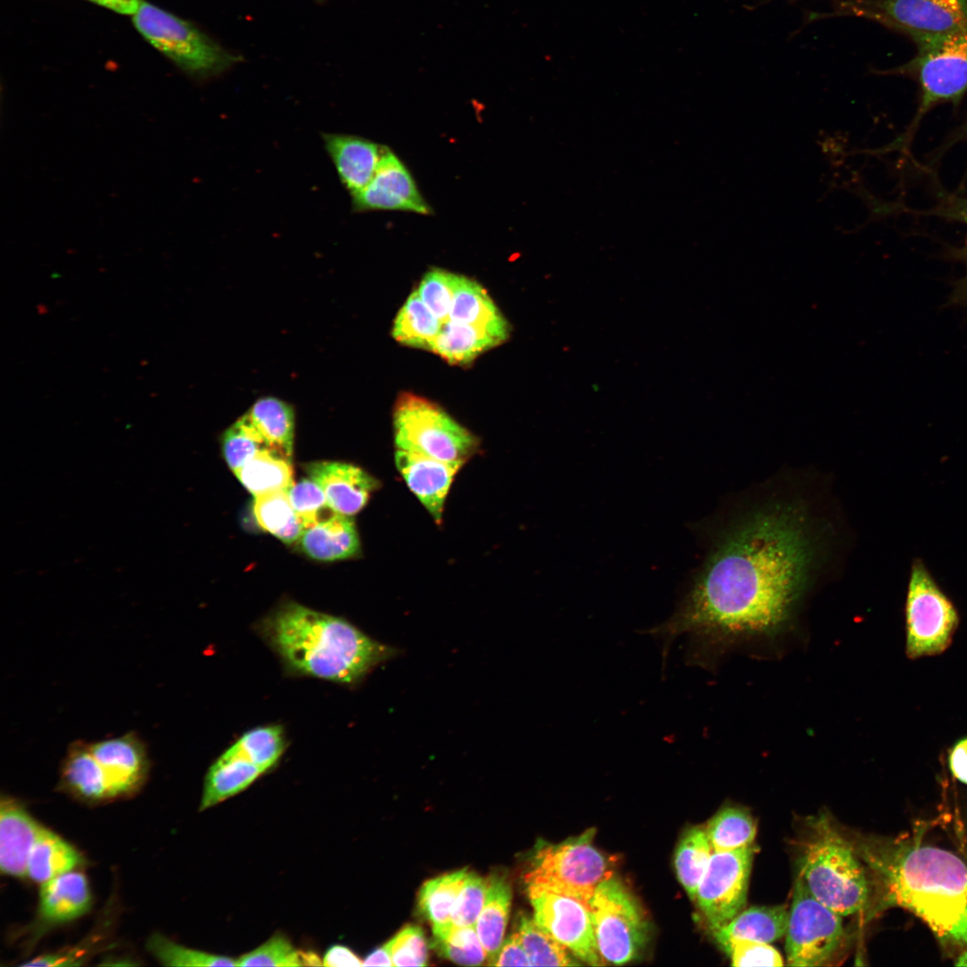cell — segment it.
I'll use <instances>...</instances> for the list:
<instances>
[{
    "instance_id": "8fae6325",
    "label": "cell",
    "mask_w": 967,
    "mask_h": 967,
    "mask_svg": "<svg viewBox=\"0 0 967 967\" xmlns=\"http://www.w3.org/2000/svg\"><path fill=\"white\" fill-rule=\"evenodd\" d=\"M589 910L602 957L624 964L643 952L649 939V923L636 897L612 875L595 888Z\"/></svg>"
},
{
    "instance_id": "f35d334b",
    "label": "cell",
    "mask_w": 967,
    "mask_h": 967,
    "mask_svg": "<svg viewBox=\"0 0 967 967\" xmlns=\"http://www.w3.org/2000/svg\"><path fill=\"white\" fill-rule=\"evenodd\" d=\"M433 945L443 957L462 965H480L486 951L475 926H454L433 930Z\"/></svg>"
},
{
    "instance_id": "f907efd6",
    "label": "cell",
    "mask_w": 967,
    "mask_h": 967,
    "mask_svg": "<svg viewBox=\"0 0 967 967\" xmlns=\"http://www.w3.org/2000/svg\"><path fill=\"white\" fill-rule=\"evenodd\" d=\"M322 962L324 966L330 967L363 966L362 960L348 947L341 945L329 948Z\"/></svg>"
},
{
    "instance_id": "1f68e13d",
    "label": "cell",
    "mask_w": 967,
    "mask_h": 967,
    "mask_svg": "<svg viewBox=\"0 0 967 967\" xmlns=\"http://www.w3.org/2000/svg\"><path fill=\"white\" fill-rule=\"evenodd\" d=\"M442 323L424 304L416 290L404 303L392 328L393 338L407 347L430 350Z\"/></svg>"
},
{
    "instance_id": "44dd1931",
    "label": "cell",
    "mask_w": 967,
    "mask_h": 967,
    "mask_svg": "<svg viewBox=\"0 0 967 967\" xmlns=\"http://www.w3.org/2000/svg\"><path fill=\"white\" fill-rule=\"evenodd\" d=\"M16 800L2 796L0 803V869L2 873L27 875L30 850L43 829Z\"/></svg>"
},
{
    "instance_id": "603a6c76",
    "label": "cell",
    "mask_w": 967,
    "mask_h": 967,
    "mask_svg": "<svg viewBox=\"0 0 967 967\" xmlns=\"http://www.w3.org/2000/svg\"><path fill=\"white\" fill-rule=\"evenodd\" d=\"M298 541L309 557L324 561L354 557L360 549L354 521L335 511L307 527Z\"/></svg>"
},
{
    "instance_id": "ee69618b",
    "label": "cell",
    "mask_w": 967,
    "mask_h": 967,
    "mask_svg": "<svg viewBox=\"0 0 967 967\" xmlns=\"http://www.w3.org/2000/svg\"><path fill=\"white\" fill-rule=\"evenodd\" d=\"M299 952L290 940L277 934L268 941L237 958V966H301Z\"/></svg>"
},
{
    "instance_id": "ffe728a7",
    "label": "cell",
    "mask_w": 967,
    "mask_h": 967,
    "mask_svg": "<svg viewBox=\"0 0 967 967\" xmlns=\"http://www.w3.org/2000/svg\"><path fill=\"white\" fill-rule=\"evenodd\" d=\"M321 139L341 184L351 198L357 195L372 178L386 146L346 133H323Z\"/></svg>"
},
{
    "instance_id": "bcb514c9",
    "label": "cell",
    "mask_w": 967,
    "mask_h": 967,
    "mask_svg": "<svg viewBox=\"0 0 967 967\" xmlns=\"http://www.w3.org/2000/svg\"><path fill=\"white\" fill-rule=\"evenodd\" d=\"M733 966H782L779 952L768 943L750 939H730L720 945Z\"/></svg>"
},
{
    "instance_id": "277c9868",
    "label": "cell",
    "mask_w": 967,
    "mask_h": 967,
    "mask_svg": "<svg viewBox=\"0 0 967 967\" xmlns=\"http://www.w3.org/2000/svg\"><path fill=\"white\" fill-rule=\"evenodd\" d=\"M808 824L799 858L800 876L816 899L842 917L861 911L870 888L859 854L826 815Z\"/></svg>"
},
{
    "instance_id": "6da1fadb",
    "label": "cell",
    "mask_w": 967,
    "mask_h": 967,
    "mask_svg": "<svg viewBox=\"0 0 967 967\" xmlns=\"http://www.w3.org/2000/svg\"><path fill=\"white\" fill-rule=\"evenodd\" d=\"M809 508L771 501L735 519L720 535L673 615L647 633L672 643L686 634L692 646L738 634H767L789 620L821 556Z\"/></svg>"
},
{
    "instance_id": "681fc988",
    "label": "cell",
    "mask_w": 967,
    "mask_h": 967,
    "mask_svg": "<svg viewBox=\"0 0 967 967\" xmlns=\"http://www.w3.org/2000/svg\"><path fill=\"white\" fill-rule=\"evenodd\" d=\"M947 765L954 778L967 785V735L956 740L950 747Z\"/></svg>"
},
{
    "instance_id": "8992f818",
    "label": "cell",
    "mask_w": 967,
    "mask_h": 967,
    "mask_svg": "<svg viewBox=\"0 0 967 967\" xmlns=\"http://www.w3.org/2000/svg\"><path fill=\"white\" fill-rule=\"evenodd\" d=\"M393 426L397 449L465 464L479 448V440L440 406L412 393L398 397Z\"/></svg>"
},
{
    "instance_id": "7dc6e473",
    "label": "cell",
    "mask_w": 967,
    "mask_h": 967,
    "mask_svg": "<svg viewBox=\"0 0 967 967\" xmlns=\"http://www.w3.org/2000/svg\"><path fill=\"white\" fill-rule=\"evenodd\" d=\"M387 944L394 966L427 965V943L420 927H405Z\"/></svg>"
},
{
    "instance_id": "ba28073f",
    "label": "cell",
    "mask_w": 967,
    "mask_h": 967,
    "mask_svg": "<svg viewBox=\"0 0 967 967\" xmlns=\"http://www.w3.org/2000/svg\"><path fill=\"white\" fill-rule=\"evenodd\" d=\"M904 616L905 654L911 660L943 654L960 623L954 603L920 559L911 565Z\"/></svg>"
},
{
    "instance_id": "30bf717a",
    "label": "cell",
    "mask_w": 967,
    "mask_h": 967,
    "mask_svg": "<svg viewBox=\"0 0 967 967\" xmlns=\"http://www.w3.org/2000/svg\"><path fill=\"white\" fill-rule=\"evenodd\" d=\"M287 740L281 725H266L244 733L210 766L200 809L236 795L270 769L281 757Z\"/></svg>"
},
{
    "instance_id": "e0dca14e",
    "label": "cell",
    "mask_w": 967,
    "mask_h": 967,
    "mask_svg": "<svg viewBox=\"0 0 967 967\" xmlns=\"http://www.w3.org/2000/svg\"><path fill=\"white\" fill-rule=\"evenodd\" d=\"M395 464L410 491L432 518L441 523L445 501L457 472L464 465L397 449Z\"/></svg>"
},
{
    "instance_id": "74e56055",
    "label": "cell",
    "mask_w": 967,
    "mask_h": 967,
    "mask_svg": "<svg viewBox=\"0 0 967 967\" xmlns=\"http://www.w3.org/2000/svg\"><path fill=\"white\" fill-rule=\"evenodd\" d=\"M937 203L924 210H911L901 208V212H912L920 215L936 216L949 221L967 225V196L940 193ZM949 257L959 261L964 268V274L954 287L950 303L967 308V241L960 247L949 251Z\"/></svg>"
},
{
    "instance_id": "83f0119b",
    "label": "cell",
    "mask_w": 967,
    "mask_h": 967,
    "mask_svg": "<svg viewBox=\"0 0 967 967\" xmlns=\"http://www.w3.org/2000/svg\"><path fill=\"white\" fill-rule=\"evenodd\" d=\"M511 888L506 877L492 875L483 910L475 925L486 951L488 965L495 964L503 943L511 903Z\"/></svg>"
},
{
    "instance_id": "db71d44e",
    "label": "cell",
    "mask_w": 967,
    "mask_h": 967,
    "mask_svg": "<svg viewBox=\"0 0 967 967\" xmlns=\"http://www.w3.org/2000/svg\"><path fill=\"white\" fill-rule=\"evenodd\" d=\"M363 966H394L388 944L372 952L363 961Z\"/></svg>"
},
{
    "instance_id": "cb8c5ba5",
    "label": "cell",
    "mask_w": 967,
    "mask_h": 967,
    "mask_svg": "<svg viewBox=\"0 0 967 967\" xmlns=\"http://www.w3.org/2000/svg\"><path fill=\"white\" fill-rule=\"evenodd\" d=\"M60 783L72 795L88 802L115 799L107 775L89 743H72L64 757Z\"/></svg>"
},
{
    "instance_id": "4dcf8cb0",
    "label": "cell",
    "mask_w": 967,
    "mask_h": 967,
    "mask_svg": "<svg viewBox=\"0 0 967 967\" xmlns=\"http://www.w3.org/2000/svg\"><path fill=\"white\" fill-rule=\"evenodd\" d=\"M235 475L253 496L286 491L295 484L291 458L263 449L249 459Z\"/></svg>"
},
{
    "instance_id": "5b68a950",
    "label": "cell",
    "mask_w": 967,
    "mask_h": 967,
    "mask_svg": "<svg viewBox=\"0 0 967 967\" xmlns=\"http://www.w3.org/2000/svg\"><path fill=\"white\" fill-rule=\"evenodd\" d=\"M595 828L559 843L540 845L525 876L526 887L572 897L588 908L596 886L611 877L610 860L594 844Z\"/></svg>"
},
{
    "instance_id": "11a10c76",
    "label": "cell",
    "mask_w": 967,
    "mask_h": 967,
    "mask_svg": "<svg viewBox=\"0 0 967 967\" xmlns=\"http://www.w3.org/2000/svg\"><path fill=\"white\" fill-rule=\"evenodd\" d=\"M302 965H323V962L313 952H299Z\"/></svg>"
},
{
    "instance_id": "9f6ffc18",
    "label": "cell",
    "mask_w": 967,
    "mask_h": 967,
    "mask_svg": "<svg viewBox=\"0 0 967 967\" xmlns=\"http://www.w3.org/2000/svg\"><path fill=\"white\" fill-rule=\"evenodd\" d=\"M314 1H315V2H318V3H322V2H324L325 0H314Z\"/></svg>"
},
{
    "instance_id": "f5cc1de1",
    "label": "cell",
    "mask_w": 967,
    "mask_h": 967,
    "mask_svg": "<svg viewBox=\"0 0 967 967\" xmlns=\"http://www.w3.org/2000/svg\"><path fill=\"white\" fill-rule=\"evenodd\" d=\"M124 14H134L141 0H90Z\"/></svg>"
},
{
    "instance_id": "816d5d0a",
    "label": "cell",
    "mask_w": 967,
    "mask_h": 967,
    "mask_svg": "<svg viewBox=\"0 0 967 967\" xmlns=\"http://www.w3.org/2000/svg\"><path fill=\"white\" fill-rule=\"evenodd\" d=\"M80 953H57L47 954L38 956L32 959L30 962L23 963V966H66V965H80V958L78 955Z\"/></svg>"
},
{
    "instance_id": "d6a6232c",
    "label": "cell",
    "mask_w": 967,
    "mask_h": 967,
    "mask_svg": "<svg viewBox=\"0 0 967 967\" xmlns=\"http://www.w3.org/2000/svg\"><path fill=\"white\" fill-rule=\"evenodd\" d=\"M467 874V869H463L427 880L422 886L418 905L423 915L432 923V931L451 924L453 907Z\"/></svg>"
},
{
    "instance_id": "9c48e42d",
    "label": "cell",
    "mask_w": 967,
    "mask_h": 967,
    "mask_svg": "<svg viewBox=\"0 0 967 967\" xmlns=\"http://www.w3.org/2000/svg\"><path fill=\"white\" fill-rule=\"evenodd\" d=\"M918 46L913 66L920 86L919 108L907 130L881 146L885 155L907 151L923 116L937 104L958 100L967 90V30Z\"/></svg>"
},
{
    "instance_id": "7402d4cb",
    "label": "cell",
    "mask_w": 967,
    "mask_h": 967,
    "mask_svg": "<svg viewBox=\"0 0 967 967\" xmlns=\"http://www.w3.org/2000/svg\"><path fill=\"white\" fill-rule=\"evenodd\" d=\"M91 904L87 877L71 870L41 884L39 916L48 924L73 920L85 914Z\"/></svg>"
},
{
    "instance_id": "d590c367",
    "label": "cell",
    "mask_w": 967,
    "mask_h": 967,
    "mask_svg": "<svg viewBox=\"0 0 967 967\" xmlns=\"http://www.w3.org/2000/svg\"><path fill=\"white\" fill-rule=\"evenodd\" d=\"M714 851H729L753 845L757 825L750 813L739 807L719 810L705 827Z\"/></svg>"
},
{
    "instance_id": "5bb4252c",
    "label": "cell",
    "mask_w": 967,
    "mask_h": 967,
    "mask_svg": "<svg viewBox=\"0 0 967 967\" xmlns=\"http://www.w3.org/2000/svg\"><path fill=\"white\" fill-rule=\"evenodd\" d=\"M754 853V845L713 852L695 899L711 931L743 910Z\"/></svg>"
},
{
    "instance_id": "ab89813d",
    "label": "cell",
    "mask_w": 967,
    "mask_h": 967,
    "mask_svg": "<svg viewBox=\"0 0 967 967\" xmlns=\"http://www.w3.org/2000/svg\"><path fill=\"white\" fill-rule=\"evenodd\" d=\"M146 946L158 962L167 966H237L235 958L188 948L159 933L151 935Z\"/></svg>"
},
{
    "instance_id": "f6af8a7d",
    "label": "cell",
    "mask_w": 967,
    "mask_h": 967,
    "mask_svg": "<svg viewBox=\"0 0 967 967\" xmlns=\"http://www.w3.org/2000/svg\"><path fill=\"white\" fill-rule=\"evenodd\" d=\"M488 889V878L469 873L453 907L450 923L454 926H475L483 910Z\"/></svg>"
},
{
    "instance_id": "7a4b0ae2",
    "label": "cell",
    "mask_w": 967,
    "mask_h": 967,
    "mask_svg": "<svg viewBox=\"0 0 967 967\" xmlns=\"http://www.w3.org/2000/svg\"><path fill=\"white\" fill-rule=\"evenodd\" d=\"M861 854L886 907L910 911L943 946L967 951V863L960 856L917 836L869 844Z\"/></svg>"
},
{
    "instance_id": "836d02e7",
    "label": "cell",
    "mask_w": 967,
    "mask_h": 967,
    "mask_svg": "<svg viewBox=\"0 0 967 967\" xmlns=\"http://www.w3.org/2000/svg\"><path fill=\"white\" fill-rule=\"evenodd\" d=\"M253 514L263 530L286 543L298 541L305 530L286 491L270 492L255 496Z\"/></svg>"
},
{
    "instance_id": "7c38bea8",
    "label": "cell",
    "mask_w": 967,
    "mask_h": 967,
    "mask_svg": "<svg viewBox=\"0 0 967 967\" xmlns=\"http://www.w3.org/2000/svg\"><path fill=\"white\" fill-rule=\"evenodd\" d=\"M842 916L816 899L799 875L796 878L786 930L785 950L790 966L831 964L845 946Z\"/></svg>"
},
{
    "instance_id": "d4e9b609",
    "label": "cell",
    "mask_w": 967,
    "mask_h": 967,
    "mask_svg": "<svg viewBox=\"0 0 967 967\" xmlns=\"http://www.w3.org/2000/svg\"><path fill=\"white\" fill-rule=\"evenodd\" d=\"M449 321L485 329L506 340L509 325L486 290L475 280L457 274Z\"/></svg>"
},
{
    "instance_id": "7bdbcfd3",
    "label": "cell",
    "mask_w": 967,
    "mask_h": 967,
    "mask_svg": "<svg viewBox=\"0 0 967 967\" xmlns=\"http://www.w3.org/2000/svg\"><path fill=\"white\" fill-rule=\"evenodd\" d=\"M287 492L305 529L334 512L321 487L309 477L294 484Z\"/></svg>"
},
{
    "instance_id": "ac0fdd59",
    "label": "cell",
    "mask_w": 967,
    "mask_h": 967,
    "mask_svg": "<svg viewBox=\"0 0 967 967\" xmlns=\"http://www.w3.org/2000/svg\"><path fill=\"white\" fill-rule=\"evenodd\" d=\"M306 473L321 487L329 508L349 517L358 513L379 487L370 474L342 462H313L306 466Z\"/></svg>"
},
{
    "instance_id": "d6986e66",
    "label": "cell",
    "mask_w": 967,
    "mask_h": 967,
    "mask_svg": "<svg viewBox=\"0 0 967 967\" xmlns=\"http://www.w3.org/2000/svg\"><path fill=\"white\" fill-rule=\"evenodd\" d=\"M102 766L115 797L129 795L143 783L150 763L143 741L134 733L89 743Z\"/></svg>"
},
{
    "instance_id": "484cf974",
    "label": "cell",
    "mask_w": 967,
    "mask_h": 967,
    "mask_svg": "<svg viewBox=\"0 0 967 967\" xmlns=\"http://www.w3.org/2000/svg\"><path fill=\"white\" fill-rule=\"evenodd\" d=\"M788 919L789 910L783 905L753 906L712 932L719 946L736 938L769 944L786 934Z\"/></svg>"
},
{
    "instance_id": "6f0895ef",
    "label": "cell",
    "mask_w": 967,
    "mask_h": 967,
    "mask_svg": "<svg viewBox=\"0 0 967 967\" xmlns=\"http://www.w3.org/2000/svg\"><path fill=\"white\" fill-rule=\"evenodd\" d=\"M965 131L967 132V125H966Z\"/></svg>"
},
{
    "instance_id": "4fadbf2b",
    "label": "cell",
    "mask_w": 967,
    "mask_h": 967,
    "mask_svg": "<svg viewBox=\"0 0 967 967\" xmlns=\"http://www.w3.org/2000/svg\"><path fill=\"white\" fill-rule=\"evenodd\" d=\"M854 8L918 45L967 30V0H874Z\"/></svg>"
},
{
    "instance_id": "9a60e30c",
    "label": "cell",
    "mask_w": 967,
    "mask_h": 967,
    "mask_svg": "<svg viewBox=\"0 0 967 967\" xmlns=\"http://www.w3.org/2000/svg\"><path fill=\"white\" fill-rule=\"evenodd\" d=\"M535 920L592 966L606 965L599 953L589 908L583 903L552 891L526 887Z\"/></svg>"
},
{
    "instance_id": "c3c4849f",
    "label": "cell",
    "mask_w": 967,
    "mask_h": 967,
    "mask_svg": "<svg viewBox=\"0 0 967 967\" xmlns=\"http://www.w3.org/2000/svg\"><path fill=\"white\" fill-rule=\"evenodd\" d=\"M494 966H531L518 932L503 941Z\"/></svg>"
},
{
    "instance_id": "8d00e7d4",
    "label": "cell",
    "mask_w": 967,
    "mask_h": 967,
    "mask_svg": "<svg viewBox=\"0 0 967 967\" xmlns=\"http://www.w3.org/2000/svg\"><path fill=\"white\" fill-rule=\"evenodd\" d=\"M531 966H577L578 958L535 919L520 917L518 931Z\"/></svg>"
},
{
    "instance_id": "60d3db41",
    "label": "cell",
    "mask_w": 967,
    "mask_h": 967,
    "mask_svg": "<svg viewBox=\"0 0 967 967\" xmlns=\"http://www.w3.org/2000/svg\"><path fill=\"white\" fill-rule=\"evenodd\" d=\"M263 449H270L245 414L223 433V455L234 473Z\"/></svg>"
},
{
    "instance_id": "4316f807",
    "label": "cell",
    "mask_w": 967,
    "mask_h": 967,
    "mask_svg": "<svg viewBox=\"0 0 967 967\" xmlns=\"http://www.w3.org/2000/svg\"><path fill=\"white\" fill-rule=\"evenodd\" d=\"M504 341L485 329L449 320L442 323L431 351L450 364L465 365Z\"/></svg>"
},
{
    "instance_id": "2e32d148",
    "label": "cell",
    "mask_w": 967,
    "mask_h": 967,
    "mask_svg": "<svg viewBox=\"0 0 967 967\" xmlns=\"http://www.w3.org/2000/svg\"><path fill=\"white\" fill-rule=\"evenodd\" d=\"M354 212L402 210L428 215L431 209L403 162L386 147L369 184L352 197Z\"/></svg>"
},
{
    "instance_id": "b9f144b4",
    "label": "cell",
    "mask_w": 967,
    "mask_h": 967,
    "mask_svg": "<svg viewBox=\"0 0 967 967\" xmlns=\"http://www.w3.org/2000/svg\"><path fill=\"white\" fill-rule=\"evenodd\" d=\"M457 274L434 268L427 271L416 290L418 295L440 320L449 321Z\"/></svg>"
},
{
    "instance_id": "f546056e",
    "label": "cell",
    "mask_w": 967,
    "mask_h": 967,
    "mask_svg": "<svg viewBox=\"0 0 967 967\" xmlns=\"http://www.w3.org/2000/svg\"><path fill=\"white\" fill-rule=\"evenodd\" d=\"M81 853L53 831L43 827L35 841L27 863V875L43 884L81 865Z\"/></svg>"
},
{
    "instance_id": "f1b7e54d",
    "label": "cell",
    "mask_w": 967,
    "mask_h": 967,
    "mask_svg": "<svg viewBox=\"0 0 967 967\" xmlns=\"http://www.w3.org/2000/svg\"><path fill=\"white\" fill-rule=\"evenodd\" d=\"M245 415L271 450L292 458L295 429L292 406L275 397H263Z\"/></svg>"
},
{
    "instance_id": "3957f363",
    "label": "cell",
    "mask_w": 967,
    "mask_h": 967,
    "mask_svg": "<svg viewBox=\"0 0 967 967\" xmlns=\"http://www.w3.org/2000/svg\"><path fill=\"white\" fill-rule=\"evenodd\" d=\"M260 631L291 672L342 684L357 683L398 654L345 619L294 602L265 619Z\"/></svg>"
},
{
    "instance_id": "52a82bcc",
    "label": "cell",
    "mask_w": 967,
    "mask_h": 967,
    "mask_svg": "<svg viewBox=\"0 0 967 967\" xmlns=\"http://www.w3.org/2000/svg\"><path fill=\"white\" fill-rule=\"evenodd\" d=\"M133 21L152 46L193 77L218 76L240 60L191 22L145 1L141 0Z\"/></svg>"
},
{
    "instance_id": "e575fe53",
    "label": "cell",
    "mask_w": 967,
    "mask_h": 967,
    "mask_svg": "<svg viewBox=\"0 0 967 967\" xmlns=\"http://www.w3.org/2000/svg\"><path fill=\"white\" fill-rule=\"evenodd\" d=\"M713 852L706 829L701 826L688 830L678 844L674 857L677 877L692 900L696 899Z\"/></svg>"
}]
</instances>
